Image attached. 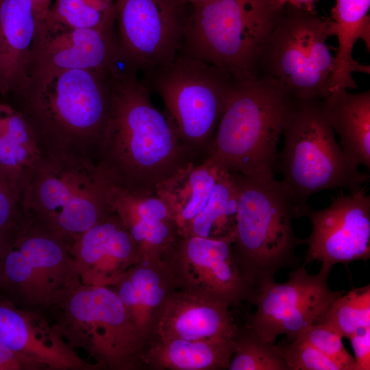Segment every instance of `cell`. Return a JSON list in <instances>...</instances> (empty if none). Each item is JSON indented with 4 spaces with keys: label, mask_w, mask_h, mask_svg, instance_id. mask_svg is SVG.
Listing matches in <instances>:
<instances>
[{
    "label": "cell",
    "mask_w": 370,
    "mask_h": 370,
    "mask_svg": "<svg viewBox=\"0 0 370 370\" xmlns=\"http://www.w3.org/2000/svg\"><path fill=\"white\" fill-rule=\"evenodd\" d=\"M138 73L121 69L106 132L94 154L114 182L156 191L191 159Z\"/></svg>",
    "instance_id": "1"
},
{
    "label": "cell",
    "mask_w": 370,
    "mask_h": 370,
    "mask_svg": "<svg viewBox=\"0 0 370 370\" xmlns=\"http://www.w3.org/2000/svg\"><path fill=\"white\" fill-rule=\"evenodd\" d=\"M119 73V72H118ZM63 71L14 95L44 149L94 156L108 126L118 74Z\"/></svg>",
    "instance_id": "2"
},
{
    "label": "cell",
    "mask_w": 370,
    "mask_h": 370,
    "mask_svg": "<svg viewBox=\"0 0 370 370\" xmlns=\"http://www.w3.org/2000/svg\"><path fill=\"white\" fill-rule=\"evenodd\" d=\"M113 182L91 154L44 149L22 187L24 214L68 243L111 211L109 195Z\"/></svg>",
    "instance_id": "3"
},
{
    "label": "cell",
    "mask_w": 370,
    "mask_h": 370,
    "mask_svg": "<svg viewBox=\"0 0 370 370\" xmlns=\"http://www.w3.org/2000/svg\"><path fill=\"white\" fill-rule=\"evenodd\" d=\"M284 145L280 155L282 180L293 198L295 218L309 206L314 193L364 188L369 175L361 173L335 139L325 113L323 99L288 98L282 126Z\"/></svg>",
    "instance_id": "4"
},
{
    "label": "cell",
    "mask_w": 370,
    "mask_h": 370,
    "mask_svg": "<svg viewBox=\"0 0 370 370\" xmlns=\"http://www.w3.org/2000/svg\"><path fill=\"white\" fill-rule=\"evenodd\" d=\"M232 173L238 189L232 249L255 297L280 270L299 266L295 251L303 240L294 232L292 195L282 180Z\"/></svg>",
    "instance_id": "5"
},
{
    "label": "cell",
    "mask_w": 370,
    "mask_h": 370,
    "mask_svg": "<svg viewBox=\"0 0 370 370\" xmlns=\"http://www.w3.org/2000/svg\"><path fill=\"white\" fill-rule=\"evenodd\" d=\"M288 98L280 86L268 77L237 81L206 158L231 172L274 178Z\"/></svg>",
    "instance_id": "6"
},
{
    "label": "cell",
    "mask_w": 370,
    "mask_h": 370,
    "mask_svg": "<svg viewBox=\"0 0 370 370\" xmlns=\"http://www.w3.org/2000/svg\"><path fill=\"white\" fill-rule=\"evenodd\" d=\"M284 8L270 0L189 5L180 53L199 58L238 81L256 77L262 49Z\"/></svg>",
    "instance_id": "7"
},
{
    "label": "cell",
    "mask_w": 370,
    "mask_h": 370,
    "mask_svg": "<svg viewBox=\"0 0 370 370\" xmlns=\"http://www.w3.org/2000/svg\"><path fill=\"white\" fill-rule=\"evenodd\" d=\"M144 76L149 90L162 98L164 114L191 160H204L238 80L183 53L170 65Z\"/></svg>",
    "instance_id": "8"
},
{
    "label": "cell",
    "mask_w": 370,
    "mask_h": 370,
    "mask_svg": "<svg viewBox=\"0 0 370 370\" xmlns=\"http://www.w3.org/2000/svg\"><path fill=\"white\" fill-rule=\"evenodd\" d=\"M331 36L332 19L284 8L262 49L256 76L273 80L289 98L323 99L334 67L326 44Z\"/></svg>",
    "instance_id": "9"
},
{
    "label": "cell",
    "mask_w": 370,
    "mask_h": 370,
    "mask_svg": "<svg viewBox=\"0 0 370 370\" xmlns=\"http://www.w3.org/2000/svg\"><path fill=\"white\" fill-rule=\"evenodd\" d=\"M79 281L66 243L25 217L0 256V296L18 307H45Z\"/></svg>",
    "instance_id": "10"
},
{
    "label": "cell",
    "mask_w": 370,
    "mask_h": 370,
    "mask_svg": "<svg viewBox=\"0 0 370 370\" xmlns=\"http://www.w3.org/2000/svg\"><path fill=\"white\" fill-rule=\"evenodd\" d=\"M180 236L234 241L238 208L234 175L206 158L189 162L156 188Z\"/></svg>",
    "instance_id": "11"
},
{
    "label": "cell",
    "mask_w": 370,
    "mask_h": 370,
    "mask_svg": "<svg viewBox=\"0 0 370 370\" xmlns=\"http://www.w3.org/2000/svg\"><path fill=\"white\" fill-rule=\"evenodd\" d=\"M188 8L181 0H116L121 68L144 74L172 64L181 51Z\"/></svg>",
    "instance_id": "12"
},
{
    "label": "cell",
    "mask_w": 370,
    "mask_h": 370,
    "mask_svg": "<svg viewBox=\"0 0 370 370\" xmlns=\"http://www.w3.org/2000/svg\"><path fill=\"white\" fill-rule=\"evenodd\" d=\"M55 304L62 306L72 330L86 331L87 347L102 367L138 369L143 344L125 305L113 288L79 282Z\"/></svg>",
    "instance_id": "13"
},
{
    "label": "cell",
    "mask_w": 370,
    "mask_h": 370,
    "mask_svg": "<svg viewBox=\"0 0 370 370\" xmlns=\"http://www.w3.org/2000/svg\"><path fill=\"white\" fill-rule=\"evenodd\" d=\"M306 264L295 268L286 282L273 280L256 293L248 327L264 341L274 343L282 334L295 339L318 322L341 293L329 286L331 270L321 267L317 274H309Z\"/></svg>",
    "instance_id": "14"
},
{
    "label": "cell",
    "mask_w": 370,
    "mask_h": 370,
    "mask_svg": "<svg viewBox=\"0 0 370 370\" xmlns=\"http://www.w3.org/2000/svg\"><path fill=\"white\" fill-rule=\"evenodd\" d=\"M75 69L108 74L121 70L115 27L84 29L38 23L30 53L28 84Z\"/></svg>",
    "instance_id": "15"
},
{
    "label": "cell",
    "mask_w": 370,
    "mask_h": 370,
    "mask_svg": "<svg viewBox=\"0 0 370 370\" xmlns=\"http://www.w3.org/2000/svg\"><path fill=\"white\" fill-rule=\"evenodd\" d=\"M311 223L305 264L321 263L331 270L336 264H348L370 258V197L364 188L331 198L330 206L316 210L308 206L300 217Z\"/></svg>",
    "instance_id": "16"
},
{
    "label": "cell",
    "mask_w": 370,
    "mask_h": 370,
    "mask_svg": "<svg viewBox=\"0 0 370 370\" xmlns=\"http://www.w3.org/2000/svg\"><path fill=\"white\" fill-rule=\"evenodd\" d=\"M233 241L180 236L165 259L180 286L217 296L230 307L252 303L254 293L234 258Z\"/></svg>",
    "instance_id": "17"
},
{
    "label": "cell",
    "mask_w": 370,
    "mask_h": 370,
    "mask_svg": "<svg viewBox=\"0 0 370 370\" xmlns=\"http://www.w3.org/2000/svg\"><path fill=\"white\" fill-rule=\"evenodd\" d=\"M230 308L217 296L179 286L166 299L149 338L234 340L238 327Z\"/></svg>",
    "instance_id": "18"
},
{
    "label": "cell",
    "mask_w": 370,
    "mask_h": 370,
    "mask_svg": "<svg viewBox=\"0 0 370 370\" xmlns=\"http://www.w3.org/2000/svg\"><path fill=\"white\" fill-rule=\"evenodd\" d=\"M66 245L84 284L110 286L142 260L132 237L112 211Z\"/></svg>",
    "instance_id": "19"
},
{
    "label": "cell",
    "mask_w": 370,
    "mask_h": 370,
    "mask_svg": "<svg viewBox=\"0 0 370 370\" xmlns=\"http://www.w3.org/2000/svg\"><path fill=\"white\" fill-rule=\"evenodd\" d=\"M109 206L132 237L142 260H165L180 236L166 205L156 191L114 182Z\"/></svg>",
    "instance_id": "20"
},
{
    "label": "cell",
    "mask_w": 370,
    "mask_h": 370,
    "mask_svg": "<svg viewBox=\"0 0 370 370\" xmlns=\"http://www.w3.org/2000/svg\"><path fill=\"white\" fill-rule=\"evenodd\" d=\"M110 286L125 305L143 345L166 299L180 285L168 261L141 260Z\"/></svg>",
    "instance_id": "21"
},
{
    "label": "cell",
    "mask_w": 370,
    "mask_h": 370,
    "mask_svg": "<svg viewBox=\"0 0 370 370\" xmlns=\"http://www.w3.org/2000/svg\"><path fill=\"white\" fill-rule=\"evenodd\" d=\"M38 23L31 0H0V95H14L27 85Z\"/></svg>",
    "instance_id": "22"
},
{
    "label": "cell",
    "mask_w": 370,
    "mask_h": 370,
    "mask_svg": "<svg viewBox=\"0 0 370 370\" xmlns=\"http://www.w3.org/2000/svg\"><path fill=\"white\" fill-rule=\"evenodd\" d=\"M230 341H188L149 337L138 355V368L151 370H225L234 352Z\"/></svg>",
    "instance_id": "23"
},
{
    "label": "cell",
    "mask_w": 370,
    "mask_h": 370,
    "mask_svg": "<svg viewBox=\"0 0 370 370\" xmlns=\"http://www.w3.org/2000/svg\"><path fill=\"white\" fill-rule=\"evenodd\" d=\"M325 115L340 138L341 147L353 163L370 168V92L328 91L323 99Z\"/></svg>",
    "instance_id": "24"
},
{
    "label": "cell",
    "mask_w": 370,
    "mask_h": 370,
    "mask_svg": "<svg viewBox=\"0 0 370 370\" xmlns=\"http://www.w3.org/2000/svg\"><path fill=\"white\" fill-rule=\"evenodd\" d=\"M370 0H336L332 10L333 36L338 38L334 67L329 79L328 90L357 88L352 73H369V66L356 62L353 48L358 38L369 48Z\"/></svg>",
    "instance_id": "25"
},
{
    "label": "cell",
    "mask_w": 370,
    "mask_h": 370,
    "mask_svg": "<svg viewBox=\"0 0 370 370\" xmlns=\"http://www.w3.org/2000/svg\"><path fill=\"white\" fill-rule=\"evenodd\" d=\"M43 152L24 114L12 105L0 102V171L23 187Z\"/></svg>",
    "instance_id": "26"
},
{
    "label": "cell",
    "mask_w": 370,
    "mask_h": 370,
    "mask_svg": "<svg viewBox=\"0 0 370 370\" xmlns=\"http://www.w3.org/2000/svg\"><path fill=\"white\" fill-rule=\"evenodd\" d=\"M0 342L29 363H53L51 349L45 347L37 336L29 315L0 296Z\"/></svg>",
    "instance_id": "27"
},
{
    "label": "cell",
    "mask_w": 370,
    "mask_h": 370,
    "mask_svg": "<svg viewBox=\"0 0 370 370\" xmlns=\"http://www.w3.org/2000/svg\"><path fill=\"white\" fill-rule=\"evenodd\" d=\"M116 0H53L42 21L75 28L115 27Z\"/></svg>",
    "instance_id": "28"
},
{
    "label": "cell",
    "mask_w": 370,
    "mask_h": 370,
    "mask_svg": "<svg viewBox=\"0 0 370 370\" xmlns=\"http://www.w3.org/2000/svg\"><path fill=\"white\" fill-rule=\"evenodd\" d=\"M317 323L325 324L348 339L370 327V285L341 292Z\"/></svg>",
    "instance_id": "29"
},
{
    "label": "cell",
    "mask_w": 370,
    "mask_h": 370,
    "mask_svg": "<svg viewBox=\"0 0 370 370\" xmlns=\"http://www.w3.org/2000/svg\"><path fill=\"white\" fill-rule=\"evenodd\" d=\"M227 370H289L278 345L264 341L247 326L238 329Z\"/></svg>",
    "instance_id": "30"
},
{
    "label": "cell",
    "mask_w": 370,
    "mask_h": 370,
    "mask_svg": "<svg viewBox=\"0 0 370 370\" xmlns=\"http://www.w3.org/2000/svg\"><path fill=\"white\" fill-rule=\"evenodd\" d=\"M24 218L22 186L0 171V234L12 240Z\"/></svg>",
    "instance_id": "31"
},
{
    "label": "cell",
    "mask_w": 370,
    "mask_h": 370,
    "mask_svg": "<svg viewBox=\"0 0 370 370\" xmlns=\"http://www.w3.org/2000/svg\"><path fill=\"white\" fill-rule=\"evenodd\" d=\"M297 338L320 350L339 365L342 370H357L354 358L343 345V337L330 326L321 323H314Z\"/></svg>",
    "instance_id": "32"
},
{
    "label": "cell",
    "mask_w": 370,
    "mask_h": 370,
    "mask_svg": "<svg viewBox=\"0 0 370 370\" xmlns=\"http://www.w3.org/2000/svg\"><path fill=\"white\" fill-rule=\"evenodd\" d=\"M278 346L289 370H342L336 362L301 338Z\"/></svg>",
    "instance_id": "33"
},
{
    "label": "cell",
    "mask_w": 370,
    "mask_h": 370,
    "mask_svg": "<svg viewBox=\"0 0 370 370\" xmlns=\"http://www.w3.org/2000/svg\"><path fill=\"white\" fill-rule=\"evenodd\" d=\"M349 339L354 352L357 370H369L370 327L359 330Z\"/></svg>",
    "instance_id": "34"
},
{
    "label": "cell",
    "mask_w": 370,
    "mask_h": 370,
    "mask_svg": "<svg viewBox=\"0 0 370 370\" xmlns=\"http://www.w3.org/2000/svg\"><path fill=\"white\" fill-rule=\"evenodd\" d=\"M29 363L0 342V370L23 369Z\"/></svg>",
    "instance_id": "35"
},
{
    "label": "cell",
    "mask_w": 370,
    "mask_h": 370,
    "mask_svg": "<svg viewBox=\"0 0 370 370\" xmlns=\"http://www.w3.org/2000/svg\"><path fill=\"white\" fill-rule=\"evenodd\" d=\"M279 7L284 8L286 5L297 8H304L308 11H313V4L315 0H270Z\"/></svg>",
    "instance_id": "36"
},
{
    "label": "cell",
    "mask_w": 370,
    "mask_h": 370,
    "mask_svg": "<svg viewBox=\"0 0 370 370\" xmlns=\"http://www.w3.org/2000/svg\"><path fill=\"white\" fill-rule=\"evenodd\" d=\"M38 21L42 22L47 16L53 0H31Z\"/></svg>",
    "instance_id": "37"
},
{
    "label": "cell",
    "mask_w": 370,
    "mask_h": 370,
    "mask_svg": "<svg viewBox=\"0 0 370 370\" xmlns=\"http://www.w3.org/2000/svg\"><path fill=\"white\" fill-rule=\"evenodd\" d=\"M185 4L191 6H202L210 3L216 0H181Z\"/></svg>",
    "instance_id": "38"
},
{
    "label": "cell",
    "mask_w": 370,
    "mask_h": 370,
    "mask_svg": "<svg viewBox=\"0 0 370 370\" xmlns=\"http://www.w3.org/2000/svg\"><path fill=\"white\" fill-rule=\"evenodd\" d=\"M10 244V240L0 234V256L5 251Z\"/></svg>",
    "instance_id": "39"
}]
</instances>
